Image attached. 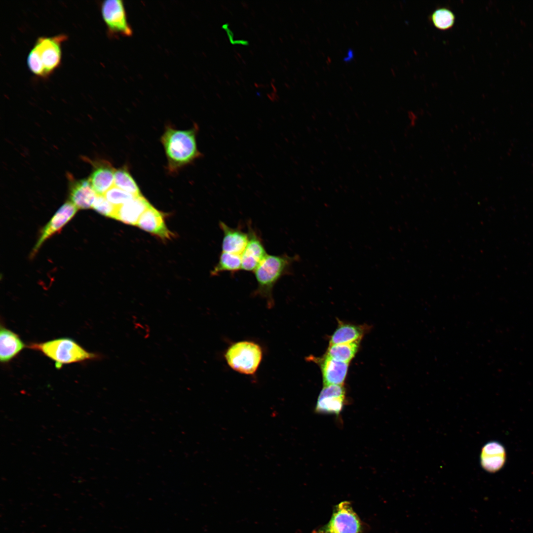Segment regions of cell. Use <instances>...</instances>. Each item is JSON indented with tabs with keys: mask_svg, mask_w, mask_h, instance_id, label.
<instances>
[{
	"mask_svg": "<svg viewBox=\"0 0 533 533\" xmlns=\"http://www.w3.org/2000/svg\"><path fill=\"white\" fill-rule=\"evenodd\" d=\"M70 187L71 202L79 209L92 208L97 193L88 179L71 181Z\"/></svg>",
	"mask_w": 533,
	"mask_h": 533,
	"instance_id": "cell-17",
	"label": "cell"
},
{
	"mask_svg": "<svg viewBox=\"0 0 533 533\" xmlns=\"http://www.w3.org/2000/svg\"><path fill=\"white\" fill-rule=\"evenodd\" d=\"M114 186L135 196L142 195L137 184L126 168L115 170Z\"/></svg>",
	"mask_w": 533,
	"mask_h": 533,
	"instance_id": "cell-22",
	"label": "cell"
},
{
	"mask_svg": "<svg viewBox=\"0 0 533 533\" xmlns=\"http://www.w3.org/2000/svg\"><path fill=\"white\" fill-rule=\"evenodd\" d=\"M151 205L142 195L135 196L130 201L116 206L114 219L128 225H137L142 215Z\"/></svg>",
	"mask_w": 533,
	"mask_h": 533,
	"instance_id": "cell-15",
	"label": "cell"
},
{
	"mask_svg": "<svg viewBox=\"0 0 533 533\" xmlns=\"http://www.w3.org/2000/svg\"><path fill=\"white\" fill-rule=\"evenodd\" d=\"M313 533H363L362 522L348 501H342L334 509L329 522Z\"/></svg>",
	"mask_w": 533,
	"mask_h": 533,
	"instance_id": "cell-6",
	"label": "cell"
},
{
	"mask_svg": "<svg viewBox=\"0 0 533 533\" xmlns=\"http://www.w3.org/2000/svg\"><path fill=\"white\" fill-rule=\"evenodd\" d=\"M25 345L18 335L12 331L0 326V360L6 363L15 357Z\"/></svg>",
	"mask_w": 533,
	"mask_h": 533,
	"instance_id": "cell-18",
	"label": "cell"
},
{
	"mask_svg": "<svg viewBox=\"0 0 533 533\" xmlns=\"http://www.w3.org/2000/svg\"><path fill=\"white\" fill-rule=\"evenodd\" d=\"M241 269V255L221 252L217 263L211 271V274L217 276L224 272L235 273Z\"/></svg>",
	"mask_w": 533,
	"mask_h": 533,
	"instance_id": "cell-20",
	"label": "cell"
},
{
	"mask_svg": "<svg viewBox=\"0 0 533 533\" xmlns=\"http://www.w3.org/2000/svg\"><path fill=\"white\" fill-rule=\"evenodd\" d=\"M360 341L347 343L329 345L326 354L338 361L349 363L359 347Z\"/></svg>",
	"mask_w": 533,
	"mask_h": 533,
	"instance_id": "cell-21",
	"label": "cell"
},
{
	"mask_svg": "<svg viewBox=\"0 0 533 533\" xmlns=\"http://www.w3.org/2000/svg\"><path fill=\"white\" fill-rule=\"evenodd\" d=\"M345 390L343 385L324 386L317 398L315 411L324 414L339 415L345 403Z\"/></svg>",
	"mask_w": 533,
	"mask_h": 533,
	"instance_id": "cell-9",
	"label": "cell"
},
{
	"mask_svg": "<svg viewBox=\"0 0 533 533\" xmlns=\"http://www.w3.org/2000/svg\"><path fill=\"white\" fill-rule=\"evenodd\" d=\"M27 347L40 351L52 360L57 369L65 364L101 358V355L86 351L74 340L68 338L31 343Z\"/></svg>",
	"mask_w": 533,
	"mask_h": 533,
	"instance_id": "cell-3",
	"label": "cell"
},
{
	"mask_svg": "<svg viewBox=\"0 0 533 533\" xmlns=\"http://www.w3.org/2000/svg\"><path fill=\"white\" fill-rule=\"evenodd\" d=\"M92 208L102 215L114 218L116 206L109 202L103 195L97 194Z\"/></svg>",
	"mask_w": 533,
	"mask_h": 533,
	"instance_id": "cell-25",
	"label": "cell"
},
{
	"mask_svg": "<svg viewBox=\"0 0 533 533\" xmlns=\"http://www.w3.org/2000/svg\"><path fill=\"white\" fill-rule=\"evenodd\" d=\"M103 195L109 202L115 206H120L135 197L114 186L109 189Z\"/></svg>",
	"mask_w": 533,
	"mask_h": 533,
	"instance_id": "cell-24",
	"label": "cell"
},
{
	"mask_svg": "<svg viewBox=\"0 0 533 533\" xmlns=\"http://www.w3.org/2000/svg\"><path fill=\"white\" fill-rule=\"evenodd\" d=\"M346 55V57L344 58V60L348 61L351 59H352L353 57V52L352 49L348 50Z\"/></svg>",
	"mask_w": 533,
	"mask_h": 533,
	"instance_id": "cell-26",
	"label": "cell"
},
{
	"mask_svg": "<svg viewBox=\"0 0 533 533\" xmlns=\"http://www.w3.org/2000/svg\"><path fill=\"white\" fill-rule=\"evenodd\" d=\"M365 328L363 326L339 321L337 328L330 338L329 345L360 341L366 332Z\"/></svg>",
	"mask_w": 533,
	"mask_h": 533,
	"instance_id": "cell-19",
	"label": "cell"
},
{
	"mask_svg": "<svg viewBox=\"0 0 533 533\" xmlns=\"http://www.w3.org/2000/svg\"><path fill=\"white\" fill-rule=\"evenodd\" d=\"M197 130V126L185 130L176 129L170 126L166 127L161 141L170 172H177L201 157L196 140Z\"/></svg>",
	"mask_w": 533,
	"mask_h": 533,
	"instance_id": "cell-1",
	"label": "cell"
},
{
	"mask_svg": "<svg viewBox=\"0 0 533 533\" xmlns=\"http://www.w3.org/2000/svg\"><path fill=\"white\" fill-rule=\"evenodd\" d=\"M317 360L321 370L324 386L343 385L349 363L335 360L326 355Z\"/></svg>",
	"mask_w": 533,
	"mask_h": 533,
	"instance_id": "cell-13",
	"label": "cell"
},
{
	"mask_svg": "<svg viewBox=\"0 0 533 533\" xmlns=\"http://www.w3.org/2000/svg\"><path fill=\"white\" fill-rule=\"evenodd\" d=\"M263 350L258 343L250 341H241L233 343L224 354L228 366L242 374H254L260 366L263 358Z\"/></svg>",
	"mask_w": 533,
	"mask_h": 533,
	"instance_id": "cell-5",
	"label": "cell"
},
{
	"mask_svg": "<svg viewBox=\"0 0 533 533\" xmlns=\"http://www.w3.org/2000/svg\"><path fill=\"white\" fill-rule=\"evenodd\" d=\"M77 209L71 201H67L61 206L41 230L39 237L33 249L32 256L36 254L47 239L62 229L73 218Z\"/></svg>",
	"mask_w": 533,
	"mask_h": 533,
	"instance_id": "cell-10",
	"label": "cell"
},
{
	"mask_svg": "<svg viewBox=\"0 0 533 533\" xmlns=\"http://www.w3.org/2000/svg\"><path fill=\"white\" fill-rule=\"evenodd\" d=\"M219 227L223 233L222 252L241 255L248 241V233L240 228H233L220 221Z\"/></svg>",
	"mask_w": 533,
	"mask_h": 533,
	"instance_id": "cell-14",
	"label": "cell"
},
{
	"mask_svg": "<svg viewBox=\"0 0 533 533\" xmlns=\"http://www.w3.org/2000/svg\"><path fill=\"white\" fill-rule=\"evenodd\" d=\"M101 12L104 21L111 32L130 36L132 30L128 23L123 1L107 0L103 2Z\"/></svg>",
	"mask_w": 533,
	"mask_h": 533,
	"instance_id": "cell-7",
	"label": "cell"
},
{
	"mask_svg": "<svg viewBox=\"0 0 533 533\" xmlns=\"http://www.w3.org/2000/svg\"><path fill=\"white\" fill-rule=\"evenodd\" d=\"M115 171L108 161L94 162V169L88 180L97 194L103 195L114 186Z\"/></svg>",
	"mask_w": 533,
	"mask_h": 533,
	"instance_id": "cell-16",
	"label": "cell"
},
{
	"mask_svg": "<svg viewBox=\"0 0 533 533\" xmlns=\"http://www.w3.org/2000/svg\"><path fill=\"white\" fill-rule=\"evenodd\" d=\"M300 260V256L298 254L293 256L286 254H267L254 271L257 287L253 295L265 299L268 307H272L274 286L282 276L292 274L293 264Z\"/></svg>",
	"mask_w": 533,
	"mask_h": 533,
	"instance_id": "cell-2",
	"label": "cell"
},
{
	"mask_svg": "<svg viewBox=\"0 0 533 533\" xmlns=\"http://www.w3.org/2000/svg\"><path fill=\"white\" fill-rule=\"evenodd\" d=\"M137 226L163 239H170L174 235L166 225L163 213L152 205L142 215Z\"/></svg>",
	"mask_w": 533,
	"mask_h": 533,
	"instance_id": "cell-11",
	"label": "cell"
},
{
	"mask_svg": "<svg viewBox=\"0 0 533 533\" xmlns=\"http://www.w3.org/2000/svg\"><path fill=\"white\" fill-rule=\"evenodd\" d=\"M67 38L64 35L40 37L30 51L27 58L30 70L36 75L44 77L50 75L60 63L61 44Z\"/></svg>",
	"mask_w": 533,
	"mask_h": 533,
	"instance_id": "cell-4",
	"label": "cell"
},
{
	"mask_svg": "<svg viewBox=\"0 0 533 533\" xmlns=\"http://www.w3.org/2000/svg\"><path fill=\"white\" fill-rule=\"evenodd\" d=\"M430 20L437 29L446 30L453 26L455 15L449 8L441 7L436 8L431 13Z\"/></svg>",
	"mask_w": 533,
	"mask_h": 533,
	"instance_id": "cell-23",
	"label": "cell"
},
{
	"mask_svg": "<svg viewBox=\"0 0 533 533\" xmlns=\"http://www.w3.org/2000/svg\"><path fill=\"white\" fill-rule=\"evenodd\" d=\"M506 459L505 449L499 442H488L482 448L480 456V464L487 472L495 473L498 471L504 465Z\"/></svg>",
	"mask_w": 533,
	"mask_h": 533,
	"instance_id": "cell-12",
	"label": "cell"
},
{
	"mask_svg": "<svg viewBox=\"0 0 533 533\" xmlns=\"http://www.w3.org/2000/svg\"><path fill=\"white\" fill-rule=\"evenodd\" d=\"M248 241L241 254V269L253 272L267 256L266 250L260 235L248 223Z\"/></svg>",
	"mask_w": 533,
	"mask_h": 533,
	"instance_id": "cell-8",
	"label": "cell"
}]
</instances>
